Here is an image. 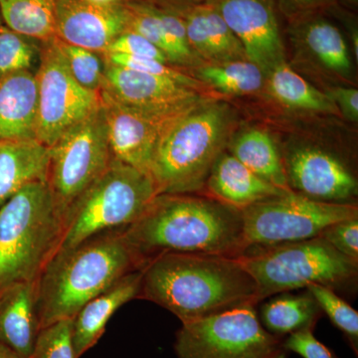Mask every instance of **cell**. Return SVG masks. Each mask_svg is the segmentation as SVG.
<instances>
[{
	"label": "cell",
	"instance_id": "1",
	"mask_svg": "<svg viewBox=\"0 0 358 358\" xmlns=\"http://www.w3.org/2000/svg\"><path fill=\"white\" fill-rule=\"evenodd\" d=\"M159 194L122 229L141 268L166 253L238 258L246 251L242 210L211 197Z\"/></svg>",
	"mask_w": 358,
	"mask_h": 358
},
{
	"label": "cell",
	"instance_id": "2",
	"mask_svg": "<svg viewBox=\"0 0 358 358\" xmlns=\"http://www.w3.org/2000/svg\"><path fill=\"white\" fill-rule=\"evenodd\" d=\"M138 299L157 303L181 322L258 305V287L238 258L166 253L143 268Z\"/></svg>",
	"mask_w": 358,
	"mask_h": 358
},
{
	"label": "cell",
	"instance_id": "3",
	"mask_svg": "<svg viewBox=\"0 0 358 358\" xmlns=\"http://www.w3.org/2000/svg\"><path fill=\"white\" fill-rule=\"evenodd\" d=\"M141 268L122 229L101 233L55 254L38 279L40 326L72 320L87 303Z\"/></svg>",
	"mask_w": 358,
	"mask_h": 358
},
{
	"label": "cell",
	"instance_id": "4",
	"mask_svg": "<svg viewBox=\"0 0 358 358\" xmlns=\"http://www.w3.org/2000/svg\"><path fill=\"white\" fill-rule=\"evenodd\" d=\"M62 232L48 181L30 183L13 195L0 208V289L37 281Z\"/></svg>",
	"mask_w": 358,
	"mask_h": 358
},
{
	"label": "cell",
	"instance_id": "5",
	"mask_svg": "<svg viewBox=\"0 0 358 358\" xmlns=\"http://www.w3.org/2000/svg\"><path fill=\"white\" fill-rule=\"evenodd\" d=\"M229 129L225 106L199 103L181 115L160 138L150 174L159 194L203 189L211 167L223 152Z\"/></svg>",
	"mask_w": 358,
	"mask_h": 358
},
{
	"label": "cell",
	"instance_id": "6",
	"mask_svg": "<svg viewBox=\"0 0 358 358\" xmlns=\"http://www.w3.org/2000/svg\"><path fill=\"white\" fill-rule=\"evenodd\" d=\"M238 260L255 280L259 303L310 285L327 287L338 294H353L357 288L358 261L343 255L320 236L253 247Z\"/></svg>",
	"mask_w": 358,
	"mask_h": 358
},
{
	"label": "cell",
	"instance_id": "7",
	"mask_svg": "<svg viewBox=\"0 0 358 358\" xmlns=\"http://www.w3.org/2000/svg\"><path fill=\"white\" fill-rule=\"evenodd\" d=\"M157 195L150 174L113 159L71 206L56 253L74 248L101 233L129 227Z\"/></svg>",
	"mask_w": 358,
	"mask_h": 358
},
{
	"label": "cell",
	"instance_id": "8",
	"mask_svg": "<svg viewBox=\"0 0 358 358\" xmlns=\"http://www.w3.org/2000/svg\"><path fill=\"white\" fill-rule=\"evenodd\" d=\"M178 358H288L284 339L266 331L255 305L181 322Z\"/></svg>",
	"mask_w": 358,
	"mask_h": 358
},
{
	"label": "cell",
	"instance_id": "9",
	"mask_svg": "<svg viewBox=\"0 0 358 358\" xmlns=\"http://www.w3.org/2000/svg\"><path fill=\"white\" fill-rule=\"evenodd\" d=\"M112 160L107 122L100 103L50 148L47 181L63 225L71 206Z\"/></svg>",
	"mask_w": 358,
	"mask_h": 358
},
{
	"label": "cell",
	"instance_id": "10",
	"mask_svg": "<svg viewBox=\"0 0 358 358\" xmlns=\"http://www.w3.org/2000/svg\"><path fill=\"white\" fill-rule=\"evenodd\" d=\"M241 210L247 249L312 239L331 224L358 217L357 203L319 201L293 192Z\"/></svg>",
	"mask_w": 358,
	"mask_h": 358
},
{
	"label": "cell",
	"instance_id": "11",
	"mask_svg": "<svg viewBox=\"0 0 358 358\" xmlns=\"http://www.w3.org/2000/svg\"><path fill=\"white\" fill-rule=\"evenodd\" d=\"M35 140L50 148L61 136L100 106V93L80 86L69 67L57 37L41 42Z\"/></svg>",
	"mask_w": 358,
	"mask_h": 358
},
{
	"label": "cell",
	"instance_id": "12",
	"mask_svg": "<svg viewBox=\"0 0 358 358\" xmlns=\"http://www.w3.org/2000/svg\"><path fill=\"white\" fill-rule=\"evenodd\" d=\"M100 100L113 159L148 174L160 138L190 110L155 113L136 109L117 102L105 90H101Z\"/></svg>",
	"mask_w": 358,
	"mask_h": 358
},
{
	"label": "cell",
	"instance_id": "13",
	"mask_svg": "<svg viewBox=\"0 0 358 358\" xmlns=\"http://www.w3.org/2000/svg\"><path fill=\"white\" fill-rule=\"evenodd\" d=\"M289 189L308 199L355 203L357 176L343 157L315 145L292 148L282 157Z\"/></svg>",
	"mask_w": 358,
	"mask_h": 358
},
{
	"label": "cell",
	"instance_id": "14",
	"mask_svg": "<svg viewBox=\"0 0 358 358\" xmlns=\"http://www.w3.org/2000/svg\"><path fill=\"white\" fill-rule=\"evenodd\" d=\"M243 46L249 61L268 75L285 62L273 0H210Z\"/></svg>",
	"mask_w": 358,
	"mask_h": 358
},
{
	"label": "cell",
	"instance_id": "15",
	"mask_svg": "<svg viewBox=\"0 0 358 358\" xmlns=\"http://www.w3.org/2000/svg\"><path fill=\"white\" fill-rule=\"evenodd\" d=\"M103 76L102 90L117 102L136 109L155 113H182L202 103L197 90L173 80L110 64L106 60Z\"/></svg>",
	"mask_w": 358,
	"mask_h": 358
},
{
	"label": "cell",
	"instance_id": "16",
	"mask_svg": "<svg viewBox=\"0 0 358 358\" xmlns=\"http://www.w3.org/2000/svg\"><path fill=\"white\" fill-rule=\"evenodd\" d=\"M127 30L124 3L102 6L85 0H58L55 32L61 41L103 54Z\"/></svg>",
	"mask_w": 358,
	"mask_h": 358
},
{
	"label": "cell",
	"instance_id": "17",
	"mask_svg": "<svg viewBox=\"0 0 358 358\" xmlns=\"http://www.w3.org/2000/svg\"><path fill=\"white\" fill-rule=\"evenodd\" d=\"M40 331L38 280L0 289V343L31 358Z\"/></svg>",
	"mask_w": 358,
	"mask_h": 358
},
{
	"label": "cell",
	"instance_id": "18",
	"mask_svg": "<svg viewBox=\"0 0 358 358\" xmlns=\"http://www.w3.org/2000/svg\"><path fill=\"white\" fill-rule=\"evenodd\" d=\"M143 271H133L90 300L73 319L75 357L80 358L98 343L110 317L140 293Z\"/></svg>",
	"mask_w": 358,
	"mask_h": 358
},
{
	"label": "cell",
	"instance_id": "19",
	"mask_svg": "<svg viewBox=\"0 0 358 358\" xmlns=\"http://www.w3.org/2000/svg\"><path fill=\"white\" fill-rule=\"evenodd\" d=\"M178 14L185 22L188 43L199 58L217 64L247 59L236 35L210 2L189 7Z\"/></svg>",
	"mask_w": 358,
	"mask_h": 358
},
{
	"label": "cell",
	"instance_id": "20",
	"mask_svg": "<svg viewBox=\"0 0 358 358\" xmlns=\"http://www.w3.org/2000/svg\"><path fill=\"white\" fill-rule=\"evenodd\" d=\"M38 88L35 73L0 77V141L35 140Z\"/></svg>",
	"mask_w": 358,
	"mask_h": 358
},
{
	"label": "cell",
	"instance_id": "21",
	"mask_svg": "<svg viewBox=\"0 0 358 358\" xmlns=\"http://www.w3.org/2000/svg\"><path fill=\"white\" fill-rule=\"evenodd\" d=\"M204 186L212 199L238 209L288 192L259 178L236 157L224 152L214 162Z\"/></svg>",
	"mask_w": 358,
	"mask_h": 358
},
{
	"label": "cell",
	"instance_id": "22",
	"mask_svg": "<svg viewBox=\"0 0 358 358\" xmlns=\"http://www.w3.org/2000/svg\"><path fill=\"white\" fill-rule=\"evenodd\" d=\"M50 148L36 140L0 141V208L30 183L48 178Z\"/></svg>",
	"mask_w": 358,
	"mask_h": 358
},
{
	"label": "cell",
	"instance_id": "23",
	"mask_svg": "<svg viewBox=\"0 0 358 358\" xmlns=\"http://www.w3.org/2000/svg\"><path fill=\"white\" fill-rule=\"evenodd\" d=\"M322 315L319 303L308 289L301 294H275L261 306L258 313L264 329L282 339L303 329H315Z\"/></svg>",
	"mask_w": 358,
	"mask_h": 358
},
{
	"label": "cell",
	"instance_id": "24",
	"mask_svg": "<svg viewBox=\"0 0 358 358\" xmlns=\"http://www.w3.org/2000/svg\"><path fill=\"white\" fill-rule=\"evenodd\" d=\"M229 154L248 167L252 173L280 189L291 192L282 155L270 134L261 129H249L231 143Z\"/></svg>",
	"mask_w": 358,
	"mask_h": 358
},
{
	"label": "cell",
	"instance_id": "25",
	"mask_svg": "<svg viewBox=\"0 0 358 358\" xmlns=\"http://www.w3.org/2000/svg\"><path fill=\"white\" fill-rule=\"evenodd\" d=\"M58 0H0L4 24L39 42L55 38Z\"/></svg>",
	"mask_w": 358,
	"mask_h": 358
},
{
	"label": "cell",
	"instance_id": "26",
	"mask_svg": "<svg viewBox=\"0 0 358 358\" xmlns=\"http://www.w3.org/2000/svg\"><path fill=\"white\" fill-rule=\"evenodd\" d=\"M268 76L271 94L286 107L322 113L338 110L329 96L306 81L286 62L273 68Z\"/></svg>",
	"mask_w": 358,
	"mask_h": 358
},
{
	"label": "cell",
	"instance_id": "27",
	"mask_svg": "<svg viewBox=\"0 0 358 358\" xmlns=\"http://www.w3.org/2000/svg\"><path fill=\"white\" fill-rule=\"evenodd\" d=\"M264 73L251 61H229L218 64L204 66L197 69V76L204 83L221 93L244 96L255 93L263 86Z\"/></svg>",
	"mask_w": 358,
	"mask_h": 358
},
{
	"label": "cell",
	"instance_id": "28",
	"mask_svg": "<svg viewBox=\"0 0 358 358\" xmlns=\"http://www.w3.org/2000/svg\"><path fill=\"white\" fill-rule=\"evenodd\" d=\"M303 42L322 65L338 74L352 69L348 45L336 26L324 20H312L303 27Z\"/></svg>",
	"mask_w": 358,
	"mask_h": 358
},
{
	"label": "cell",
	"instance_id": "29",
	"mask_svg": "<svg viewBox=\"0 0 358 358\" xmlns=\"http://www.w3.org/2000/svg\"><path fill=\"white\" fill-rule=\"evenodd\" d=\"M319 303L322 313L327 315L331 324L345 336L346 343L358 357V313L334 289L310 285L307 288Z\"/></svg>",
	"mask_w": 358,
	"mask_h": 358
},
{
	"label": "cell",
	"instance_id": "30",
	"mask_svg": "<svg viewBox=\"0 0 358 358\" xmlns=\"http://www.w3.org/2000/svg\"><path fill=\"white\" fill-rule=\"evenodd\" d=\"M58 43L77 83L88 91L100 93L105 81L103 54L66 43L60 39H58Z\"/></svg>",
	"mask_w": 358,
	"mask_h": 358
},
{
	"label": "cell",
	"instance_id": "31",
	"mask_svg": "<svg viewBox=\"0 0 358 358\" xmlns=\"http://www.w3.org/2000/svg\"><path fill=\"white\" fill-rule=\"evenodd\" d=\"M37 42L9 29L6 25L2 26L0 28V75L31 71L41 51V46L39 47Z\"/></svg>",
	"mask_w": 358,
	"mask_h": 358
},
{
	"label": "cell",
	"instance_id": "32",
	"mask_svg": "<svg viewBox=\"0 0 358 358\" xmlns=\"http://www.w3.org/2000/svg\"><path fill=\"white\" fill-rule=\"evenodd\" d=\"M150 6L164 27L166 55L169 62L178 65H194L199 62L200 58L188 43L185 22L181 16L169 9L160 8L152 4Z\"/></svg>",
	"mask_w": 358,
	"mask_h": 358
},
{
	"label": "cell",
	"instance_id": "33",
	"mask_svg": "<svg viewBox=\"0 0 358 358\" xmlns=\"http://www.w3.org/2000/svg\"><path fill=\"white\" fill-rule=\"evenodd\" d=\"M73 319L59 320L40 331L31 358H76L72 341Z\"/></svg>",
	"mask_w": 358,
	"mask_h": 358
},
{
	"label": "cell",
	"instance_id": "34",
	"mask_svg": "<svg viewBox=\"0 0 358 358\" xmlns=\"http://www.w3.org/2000/svg\"><path fill=\"white\" fill-rule=\"evenodd\" d=\"M103 57L110 64L136 71V72L145 73L152 76L173 80L188 88L197 90L200 86L199 82L196 80L174 69L169 65V63L162 62L155 59L131 57V56L117 53H103Z\"/></svg>",
	"mask_w": 358,
	"mask_h": 358
},
{
	"label": "cell",
	"instance_id": "35",
	"mask_svg": "<svg viewBox=\"0 0 358 358\" xmlns=\"http://www.w3.org/2000/svg\"><path fill=\"white\" fill-rule=\"evenodd\" d=\"M320 236L343 255L358 261V217L331 224Z\"/></svg>",
	"mask_w": 358,
	"mask_h": 358
},
{
	"label": "cell",
	"instance_id": "36",
	"mask_svg": "<svg viewBox=\"0 0 358 358\" xmlns=\"http://www.w3.org/2000/svg\"><path fill=\"white\" fill-rule=\"evenodd\" d=\"M105 53H117L131 57L150 58L169 63L166 54L138 33L127 30L113 41Z\"/></svg>",
	"mask_w": 358,
	"mask_h": 358
},
{
	"label": "cell",
	"instance_id": "37",
	"mask_svg": "<svg viewBox=\"0 0 358 358\" xmlns=\"http://www.w3.org/2000/svg\"><path fill=\"white\" fill-rule=\"evenodd\" d=\"M288 352L296 353L301 358H339L331 348L315 336V329H307L289 334L284 338Z\"/></svg>",
	"mask_w": 358,
	"mask_h": 358
},
{
	"label": "cell",
	"instance_id": "38",
	"mask_svg": "<svg viewBox=\"0 0 358 358\" xmlns=\"http://www.w3.org/2000/svg\"><path fill=\"white\" fill-rule=\"evenodd\" d=\"M327 96L334 103H338L345 119L352 122L358 120V91L355 88L338 87L329 91Z\"/></svg>",
	"mask_w": 358,
	"mask_h": 358
},
{
	"label": "cell",
	"instance_id": "39",
	"mask_svg": "<svg viewBox=\"0 0 358 358\" xmlns=\"http://www.w3.org/2000/svg\"><path fill=\"white\" fill-rule=\"evenodd\" d=\"M138 1L145 2V3L152 4V6L160 7V8L169 9V10L178 13L189 7L206 3L210 0H138Z\"/></svg>",
	"mask_w": 358,
	"mask_h": 358
},
{
	"label": "cell",
	"instance_id": "40",
	"mask_svg": "<svg viewBox=\"0 0 358 358\" xmlns=\"http://www.w3.org/2000/svg\"><path fill=\"white\" fill-rule=\"evenodd\" d=\"M284 1L294 10L308 11L327 6L331 0H284Z\"/></svg>",
	"mask_w": 358,
	"mask_h": 358
},
{
	"label": "cell",
	"instance_id": "41",
	"mask_svg": "<svg viewBox=\"0 0 358 358\" xmlns=\"http://www.w3.org/2000/svg\"><path fill=\"white\" fill-rule=\"evenodd\" d=\"M85 1L96 4V6H122V4L126 3L129 0H85Z\"/></svg>",
	"mask_w": 358,
	"mask_h": 358
},
{
	"label": "cell",
	"instance_id": "42",
	"mask_svg": "<svg viewBox=\"0 0 358 358\" xmlns=\"http://www.w3.org/2000/svg\"><path fill=\"white\" fill-rule=\"evenodd\" d=\"M0 358H24L14 352L10 348L0 343Z\"/></svg>",
	"mask_w": 358,
	"mask_h": 358
},
{
	"label": "cell",
	"instance_id": "43",
	"mask_svg": "<svg viewBox=\"0 0 358 358\" xmlns=\"http://www.w3.org/2000/svg\"><path fill=\"white\" fill-rule=\"evenodd\" d=\"M346 1H348V3L350 4H357L358 0H346Z\"/></svg>",
	"mask_w": 358,
	"mask_h": 358
},
{
	"label": "cell",
	"instance_id": "44",
	"mask_svg": "<svg viewBox=\"0 0 358 358\" xmlns=\"http://www.w3.org/2000/svg\"><path fill=\"white\" fill-rule=\"evenodd\" d=\"M2 26H4V22L3 20H2L1 13H0V28H1Z\"/></svg>",
	"mask_w": 358,
	"mask_h": 358
},
{
	"label": "cell",
	"instance_id": "45",
	"mask_svg": "<svg viewBox=\"0 0 358 358\" xmlns=\"http://www.w3.org/2000/svg\"><path fill=\"white\" fill-rule=\"evenodd\" d=\"M0 77H1V75H0Z\"/></svg>",
	"mask_w": 358,
	"mask_h": 358
}]
</instances>
